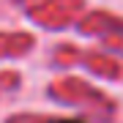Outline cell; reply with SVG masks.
Here are the masks:
<instances>
[{"mask_svg":"<svg viewBox=\"0 0 123 123\" xmlns=\"http://www.w3.org/2000/svg\"><path fill=\"white\" fill-rule=\"evenodd\" d=\"M52 123H82V120H52Z\"/></svg>","mask_w":123,"mask_h":123,"instance_id":"6da1fadb","label":"cell"}]
</instances>
